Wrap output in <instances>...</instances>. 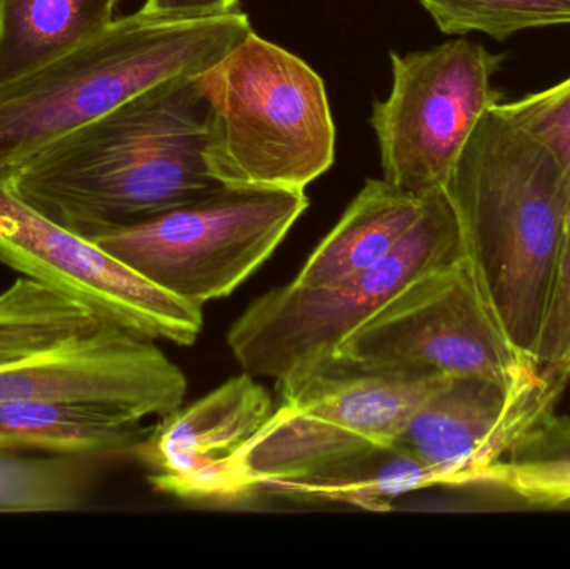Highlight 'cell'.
Returning <instances> with one entry per match:
<instances>
[{
  "label": "cell",
  "mask_w": 570,
  "mask_h": 569,
  "mask_svg": "<svg viewBox=\"0 0 570 569\" xmlns=\"http://www.w3.org/2000/svg\"><path fill=\"white\" fill-rule=\"evenodd\" d=\"M194 77L157 84L23 164L7 186L97 241L223 189L204 160L207 109Z\"/></svg>",
  "instance_id": "6da1fadb"
},
{
  "label": "cell",
  "mask_w": 570,
  "mask_h": 569,
  "mask_svg": "<svg viewBox=\"0 0 570 569\" xmlns=\"http://www.w3.org/2000/svg\"><path fill=\"white\" fill-rule=\"evenodd\" d=\"M444 190L489 304L512 344L534 357L568 224V177L498 104L479 119Z\"/></svg>",
  "instance_id": "7a4b0ae2"
},
{
  "label": "cell",
  "mask_w": 570,
  "mask_h": 569,
  "mask_svg": "<svg viewBox=\"0 0 570 569\" xmlns=\"http://www.w3.org/2000/svg\"><path fill=\"white\" fill-rule=\"evenodd\" d=\"M253 32L239 9L213 16L137 10L72 52L0 86V184L50 144L144 90L197 76Z\"/></svg>",
  "instance_id": "3957f363"
},
{
  "label": "cell",
  "mask_w": 570,
  "mask_h": 569,
  "mask_svg": "<svg viewBox=\"0 0 570 569\" xmlns=\"http://www.w3.org/2000/svg\"><path fill=\"white\" fill-rule=\"evenodd\" d=\"M186 374L156 341L49 284L20 276L0 293V406L100 404L134 420L183 406Z\"/></svg>",
  "instance_id": "277c9868"
},
{
  "label": "cell",
  "mask_w": 570,
  "mask_h": 569,
  "mask_svg": "<svg viewBox=\"0 0 570 569\" xmlns=\"http://www.w3.org/2000/svg\"><path fill=\"white\" fill-rule=\"evenodd\" d=\"M194 84L207 109L204 160L223 186L305 190L334 164L324 80L284 47L253 30Z\"/></svg>",
  "instance_id": "5b68a950"
},
{
  "label": "cell",
  "mask_w": 570,
  "mask_h": 569,
  "mask_svg": "<svg viewBox=\"0 0 570 569\" xmlns=\"http://www.w3.org/2000/svg\"><path fill=\"white\" fill-rule=\"evenodd\" d=\"M462 254L458 217L439 190L391 256L331 286L291 281L267 291L234 321L227 346L244 373L277 386L304 380L331 366L337 347L409 284Z\"/></svg>",
  "instance_id": "8992f818"
},
{
  "label": "cell",
  "mask_w": 570,
  "mask_h": 569,
  "mask_svg": "<svg viewBox=\"0 0 570 569\" xmlns=\"http://www.w3.org/2000/svg\"><path fill=\"white\" fill-rule=\"evenodd\" d=\"M448 377L328 366L277 386L279 403L237 457L247 498L274 484L325 477L392 447Z\"/></svg>",
  "instance_id": "52a82bcc"
},
{
  "label": "cell",
  "mask_w": 570,
  "mask_h": 569,
  "mask_svg": "<svg viewBox=\"0 0 570 569\" xmlns=\"http://www.w3.org/2000/svg\"><path fill=\"white\" fill-rule=\"evenodd\" d=\"M331 366L482 377L511 387L539 364L509 340L462 254L392 297L337 347Z\"/></svg>",
  "instance_id": "ba28073f"
},
{
  "label": "cell",
  "mask_w": 570,
  "mask_h": 569,
  "mask_svg": "<svg viewBox=\"0 0 570 569\" xmlns=\"http://www.w3.org/2000/svg\"><path fill=\"white\" fill-rule=\"evenodd\" d=\"M307 207L304 190L223 187L94 243L167 293L204 307L249 279Z\"/></svg>",
  "instance_id": "9c48e42d"
},
{
  "label": "cell",
  "mask_w": 570,
  "mask_h": 569,
  "mask_svg": "<svg viewBox=\"0 0 570 569\" xmlns=\"http://www.w3.org/2000/svg\"><path fill=\"white\" fill-rule=\"evenodd\" d=\"M502 60L465 39L391 53V94L371 116L384 180L421 197L445 189L479 119L501 104L492 76Z\"/></svg>",
  "instance_id": "30bf717a"
},
{
  "label": "cell",
  "mask_w": 570,
  "mask_h": 569,
  "mask_svg": "<svg viewBox=\"0 0 570 569\" xmlns=\"http://www.w3.org/2000/svg\"><path fill=\"white\" fill-rule=\"evenodd\" d=\"M0 264L96 307L134 333L193 346L204 307L179 300L107 253L63 229L0 184Z\"/></svg>",
  "instance_id": "8fae6325"
},
{
  "label": "cell",
  "mask_w": 570,
  "mask_h": 569,
  "mask_svg": "<svg viewBox=\"0 0 570 569\" xmlns=\"http://www.w3.org/2000/svg\"><path fill=\"white\" fill-rule=\"evenodd\" d=\"M568 383L538 366L521 383L448 377L412 413L392 447L431 468L442 487L481 483L512 444L556 410Z\"/></svg>",
  "instance_id": "7c38bea8"
},
{
  "label": "cell",
  "mask_w": 570,
  "mask_h": 569,
  "mask_svg": "<svg viewBox=\"0 0 570 569\" xmlns=\"http://www.w3.org/2000/svg\"><path fill=\"white\" fill-rule=\"evenodd\" d=\"M276 404L256 376L240 373L146 433L134 457L160 493L197 503L246 500L236 461Z\"/></svg>",
  "instance_id": "4fadbf2b"
},
{
  "label": "cell",
  "mask_w": 570,
  "mask_h": 569,
  "mask_svg": "<svg viewBox=\"0 0 570 569\" xmlns=\"http://www.w3.org/2000/svg\"><path fill=\"white\" fill-rule=\"evenodd\" d=\"M431 196H414L384 179L365 180L292 283L331 286L381 263L421 223Z\"/></svg>",
  "instance_id": "5bb4252c"
},
{
  "label": "cell",
  "mask_w": 570,
  "mask_h": 569,
  "mask_svg": "<svg viewBox=\"0 0 570 569\" xmlns=\"http://www.w3.org/2000/svg\"><path fill=\"white\" fill-rule=\"evenodd\" d=\"M146 436L142 421L77 401H17L0 406V447L69 457L132 454Z\"/></svg>",
  "instance_id": "9a60e30c"
},
{
  "label": "cell",
  "mask_w": 570,
  "mask_h": 569,
  "mask_svg": "<svg viewBox=\"0 0 570 569\" xmlns=\"http://www.w3.org/2000/svg\"><path fill=\"white\" fill-rule=\"evenodd\" d=\"M120 0H0V86L102 33Z\"/></svg>",
  "instance_id": "2e32d148"
},
{
  "label": "cell",
  "mask_w": 570,
  "mask_h": 569,
  "mask_svg": "<svg viewBox=\"0 0 570 569\" xmlns=\"http://www.w3.org/2000/svg\"><path fill=\"white\" fill-rule=\"evenodd\" d=\"M96 458L0 447V513L82 510Z\"/></svg>",
  "instance_id": "e0dca14e"
},
{
  "label": "cell",
  "mask_w": 570,
  "mask_h": 569,
  "mask_svg": "<svg viewBox=\"0 0 570 569\" xmlns=\"http://www.w3.org/2000/svg\"><path fill=\"white\" fill-rule=\"evenodd\" d=\"M534 504L570 501V416L549 411L539 418L482 477Z\"/></svg>",
  "instance_id": "ac0fdd59"
},
{
  "label": "cell",
  "mask_w": 570,
  "mask_h": 569,
  "mask_svg": "<svg viewBox=\"0 0 570 569\" xmlns=\"http://www.w3.org/2000/svg\"><path fill=\"white\" fill-rule=\"evenodd\" d=\"M448 36L481 32L495 40L542 27L570 26V0H419Z\"/></svg>",
  "instance_id": "d6986e66"
},
{
  "label": "cell",
  "mask_w": 570,
  "mask_h": 569,
  "mask_svg": "<svg viewBox=\"0 0 570 569\" xmlns=\"http://www.w3.org/2000/svg\"><path fill=\"white\" fill-rule=\"evenodd\" d=\"M499 107L556 157L570 184V77L551 89Z\"/></svg>",
  "instance_id": "ffe728a7"
},
{
  "label": "cell",
  "mask_w": 570,
  "mask_h": 569,
  "mask_svg": "<svg viewBox=\"0 0 570 569\" xmlns=\"http://www.w3.org/2000/svg\"><path fill=\"white\" fill-rule=\"evenodd\" d=\"M535 363L546 373L570 381V210L564 239L556 266L551 297L534 354Z\"/></svg>",
  "instance_id": "44dd1931"
},
{
  "label": "cell",
  "mask_w": 570,
  "mask_h": 569,
  "mask_svg": "<svg viewBox=\"0 0 570 569\" xmlns=\"http://www.w3.org/2000/svg\"><path fill=\"white\" fill-rule=\"evenodd\" d=\"M239 0H146L142 10L174 16H213L237 9Z\"/></svg>",
  "instance_id": "7402d4cb"
}]
</instances>
